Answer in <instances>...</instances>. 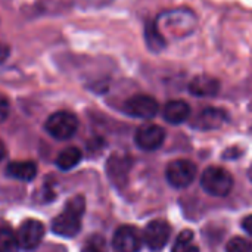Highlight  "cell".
I'll use <instances>...</instances> for the list:
<instances>
[{
  "mask_svg": "<svg viewBox=\"0 0 252 252\" xmlns=\"http://www.w3.org/2000/svg\"><path fill=\"white\" fill-rule=\"evenodd\" d=\"M80 1L86 6H103V4L109 3L111 0H80Z\"/></svg>",
  "mask_w": 252,
  "mask_h": 252,
  "instance_id": "603a6c76",
  "label": "cell"
},
{
  "mask_svg": "<svg viewBox=\"0 0 252 252\" xmlns=\"http://www.w3.org/2000/svg\"><path fill=\"white\" fill-rule=\"evenodd\" d=\"M4 155H6V148H4V145H3V142L0 140V161L4 158Z\"/></svg>",
  "mask_w": 252,
  "mask_h": 252,
  "instance_id": "cb8c5ba5",
  "label": "cell"
},
{
  "mask_svg": "<svg viewBox=\"0 0 252 252\" xmlns=\"http://www.w3.org/2000/svg\"><path fill=\"white\" fill-rule=\"evenodd\" d=\"M248 177H250V180L252 182V165L250 167V170H248Z\"/></svg>",
  "mask_w": 252,
  "mask_h": 252,
  "instance_id": "d4e9b609",
  "label": "cell"
},
{
  "mask_svg": "<svg viewBox=\"0 0 252 252\" xmlns=\"http://www.w3.org/2000/svg\"><path fill=\"white\" fill-rule=\"evenodd\" d=\"M43 236H44V226H43V223L38 221V220H32V219L25 220L19 226L18 233H16L19 248H22L25 251L37 248L40 245Z\"/></svg>",
  "mask_w": 252,
  "mask_h": 252,
  "instance_id": "8992f818",
  "label": "cell"
},
{
  "mask_svg": "<svg viewBox=\"0 0 252 252\" xmlns=\"http://www.w3.org/2000/svg\"><path fill=\"white\" fill-rule=\"evenodd\" d=\"M80 161H81V151L75 146H69V148L63 149L62 152H59V155L56 158V165L62 171H68V170L74 168Z\"/></svg>",
  "mask_w": 252,
  "mask_h": 252,
  "instance_id": "9a60e30c",
  "label": "cell"
},
{
  "mask_svg": "<svg viewBox=\"0 0 252 252\" xmlns=\"http://www.w3.org/2000/svg\"><path fill=\"white\" fill-rule=\"evenodd\" d=\"M196 176V165L188 159H176L167 167V180L174 188L189 186Z\"/></svg>",
  "mask_w": 252,
  "mask_h": 252,
  "instance_id": "5b68a950",
  "label": "cell"
},
{
  "mask_svg": "<svg viewBox=\"0 0 252 252\" xmlns=\"http://www.w3.org/2000/svg\"><path fill=\"white\" fill-rule=\"evenodd\" d=\"M142 247V239L136 227L121 226L114 233L112 248L115 252H139Z\"/></svg>",
  "mask_w": 252,
  "mask_h": 252,
  "instance_id": "9c48e42d",
  "label": "cell"
},
{
  "mask_svg": "<svg viewBox=\"0 0 252 252\" xmlns=\"http://www.w3.org/2000/svg\"><path fill=\"white\" fill-rule=\"evenodd\" d=\"M81 252H108V248H106V244H105V239L102 236H92L86 245L83 247Z\"/></svg>",
  "mask_w": 252,
  "mask_h": 252,
  "instance_id": "ac0fdd59",
  "label": "cell"
},
{
  "mask_svg": "<svg viewBox=\"0 0 252 252\" xmlns=\"http://www.w3.org/2000/svg\"><path fill=\"white\" fill-rule=\"evenodd\" d=\"M219 90H220V81L208 74L196 75L189 84V92L198 97L216 96L219 93Z\"/></svg>",
  "mask_w": 252,
  "mask_h": 252,
  "instance_id": "8fae6325",
  "label": "cell"
},
{
  "mask_svg": "<svg viewBox=\"0 0 252 252\" xmlns=\"http://www.w3.org/2000/svg\"><path fill=\"white\" fill-rule=\"evenodd\" d=\"M9 52H10L9 46L0 41V63L6 61V58L9 56Z\"/></svg>",
  "mask_w": 252,
  "mask_h": 252,
  "instance_id": "44dd1931",
  "label": "cell"
},
{
  "mask_svg": "<svg viewBox=\"0 0 252 252\" xmlns=\"http://www.w3.org/2000/svg\"><path fill=\"white\" fill-rule=\"evenodd\" d=\"M44 128L52 137L58 140H66L78 130V120L69 111H58L46 120Z\"/></svg>",
  "mask_w": 252,
  "mask_h": 252,
  "instance_id": "3957f363",
  "label": "cell"
},
{
  "mask_svg": "<svg viewBox=\"0 0 252 252\" xmlns=\"http://www.w3.org/2000/svg\"><path fill=\"white\" fill-rule=\"evenodd\" d=\"M164 120L171 124L185 123L190 115V106L185 100H170L164 106Z\"/></svg>",
  "mask_w": 252,
  "mask_h": 252,
  "instance_id": "7c38bea8",
  "label": "cell"
},
{
  "mask_svg": "<svg viewBox=\"0 0 252 252\" xmlns=\"http://www.w3.org/2000/svg\"><path fill=\"white\" fill-rule=\"evenodd\" d=\"M6 174L22 182H31L37 174V167L31 161H16L10 162L6 168Z\"/></svg>",
  "mask_w": 252,
  "mask_h": 252,
  "instance_id": "4fadbf2b",
  "label": "cell"
},
{
  "mask_svg": "<svg viewBox=\"0 0 252 252\" xmlns=\"http://www.w3.org/2000/svg\"><path fill=\"white\" fill-rule=\"evenodd\" d=\"M170 235H171V227L165 220H152L151 223H148L143 238L149 250L159 251L167 245Z\"/></svg>",
  "mask_w": 252,
  "mask_h": 252,
  "instance_id": "52a82bcc",
  "label": "cell"
},
{
  "mask_svg": "<svg viewBox=\"0 0 252 252\" xmlns=\"http://www.w3.org/2000/svg\"><path fill=\"white\" fill-rule=\"evenodd\" d=\"M18 248L19 244L16 235L7 227L0 229V252H18Z\"/></svg>",
  "mask_w": 252,
  "mask_h": 252,
  "instance_id": "e0dca14e",
  "label": "cell"
},
{
  "mask_svg": "<svg viewBox=\"0 0 252 252\" xmlns=\"http://www.w3.org/2000/svg\"><path fill=\"white\" fill-rule=\"evenodd\" d=\"M227 120V115L223 109L219 108H205L193 120L192 126L198 130H214L223 126Z\"/></svg>",
  "mask_w": 252,
  "mask_h": 252,
  "instance_id": "30bf717a",
  "label": "cell"
},
{
  "mask_svg": "<svg viewBox=\"0 0 252 252\" xmlns=\"http://www.w3.org/2000/svg\"><path fill=\"white\" fill-rule=\"evenodd\" d=\"M201 186L211 196H227L233 188V177L221 167H208L201 177Z\"/></svg>",
  "mask_w": 252,
  "mask_h": 252,
  "instance_id": "7a4b0ae2",
  "label": "cell"
},
{
  "mask_svg": "<svg viewBox=\"0 0 252 252\" xmlns=\"http://www.w3.org/2000/svg\"><path fill=\"white\" fill-rule=\"evenodd\" d=\"M86 210V201L83 196H74L71 198L63 211L53 219L52 221V230L53 233L63 236V238H72L80 232L81 227V217Z\"/></svg>",
  "mask_w": 252,
  "mask_h": 252,
  "instance_id": "6da1fadb",
  "label": "cell"
},
{
  "mask_svg": "<svg viewBox=\"0 0 252 252\" xmlns=\"http://www.w3.org/2000/svg\"><path fill=\"white\" fill-rule=\"evenodd\" d=\"M242 227H244V230H245L248 235H251L252 236V216H248V217H245V219H244V221H242Z\"/></svg>",
  "mask_w": 252,
  "mask_h": 252,
  "instance_id": "7402d4cb",
  "label": "cell"
},
{
  "mask_svg": "<svg viewBox=\"0 0 252 252\" xmlns=\"http://www.w3.org/2000/svg\"><path fill=\"white\" fill-rule=\"evenodd\" d=\"M136 145L143 151H155L165 140V131L157 124H145L139 127L134 136Z\"/></svg>",
  "mask_w": 252,
  "mask_h": 252,
  "instance_id": "ba28073f",
  "label": "cell"
},
{
  "mask_svg": "<svg viewBox=\"0 0 252 252\" xmlns=\"http://www.w3.org/2000/svg\"><path fill=\"white\" fill-rule=\"evenodd\" d=\"M193 232L183 230L173 245V252H199L198 247L193 244Z\"/></svg>",
  "mask_w": 252,
  "mask_h": 252,
  "instance_id": "2e32d148",
  "label": "cell"
},
{
  "mask_svg": "<svg viewBox=\"0 0 252 252\" xmlns=\"http://www.w3.org/2000/svg\"><path fill=\"white\" fill-rule=\"evenodd\" d=\"M9 111H10V106H9L7 99L3 94H0V123H3L7 118Z\"/></svg>",
  "mask_w": 252,
  "mask_h": 252,
  "instance_id": "ffe728a7",
  "label": "cell"
},
{
  "mask_svg": "<svg viewBox=\"0 0 252 252\" xmlns=\"http://www.w3.org/2000/svg\"><path fill=\"white\" fill-rule=\"evenodd\" d=\"M159 105L155 97L149 94H134L124 103V112L134 118L149 120L158 114Z\"/></svg>",
  "mask_w": 252,
  "mask_h": 252,
  "instance_id": "277c9868",
  "label": "cell"
},
{
  "mask_svg": "<svg viewBox=\"0 0 252 252\" xmlns=\"http://www.w3.org/2000/svg\"><path fill=\"white\" fill-rule=\"evenodd\" d=\"M130 170V159L127 157L114 155L108 162V174L115 183H123Z\"/></svg>",
  "mask_w": 252,
  "mask_h": 252,
  "instance_id": "5bb4252c",
  "label": "cell"
},
{
  "mask_svg": "<svg viewBox=\"0 0 252 252\" xmlns=\"http://www.w3.org/2000/svg\"><path fill=\"white\" fill-rule=\"evenodd\" d=\"M227 252H252V242L245 238H233L227 244Z\"/></svg>",
  "mask_w": 252,
  "mask_h": 252,
  "instance_id": "d6986e66",
  "label": "cell"
}]
</instances>
